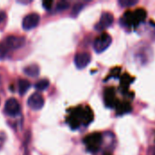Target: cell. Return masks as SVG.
<instances>
[{
	"label": "cell",
	"instance_id": "1",
	"mask_svg": "<svg viewBox=\"0 0 155 155\" xmlns=\"http://www.w3.org/2000/svg\"><path fill=\"white\" fill-rule=\"evenodd\" d=\"M25 43V39L23 36H15V35H10L4 43L0 44V53H5L6 50L9 49H17L22 47Z\"/></svg>",
	"mask_w": 155,
	"mask_h": 155
},
{
	"label": "cell",
	"instance_id": "2",
	"mask_svg": "<svg viewBox=\"0 0 155 155\" xmlns=\"http://www.w3.org/2000/svg\"><path fill=\"white\" fill-rule=\"evenodd\" d=\"M112 44V37L109 34L104 33L100 36H97L94 42V49L97 54L104 52Z\"/></svg>",
	"mask_w": 155,
	"mask_h": 155
},
{
	"label": "cell",
	"instance_id": "3",
	"mask_svg": "<svg viewBox=\"0 0 155 155\" xmlns=\"http://www.w3.org/2000/svg\"><path fill=\"white\" fill-rule=\"evenodd\" d=\"M40 21V16L38 14L32 13L25 15L22 22V26L25 30H31L38 25Z\"/></svg>",
	"mask_w": 155,
	"mask_h": 155
},
{
	"label": "cell",
	"instance_id": "4",
	"mask_svg": "<svg viewBox=\"0 0 155 155\" xmlns=\"http://www.w3.org/2000/svg\"><path fill=\"white\" fill-rule=\"evenodd\" d=\"M27 105L31 109L38 111V110L42 109L43 106L45 105L44 97L42 96V94H38V93H35V94H31L29 96V98L27 99Z\"/></svg>",
	"mask_w": 155,
	"mask_h": 155
},
{
	"label": "cell",
	"instance_id": "5",
	"mask_svg": "<svg viewBox=\"0 0 155 155\" xmlns=\"http://www.w3.org/2000/svg\"><path fill=\"white\" fill-rule=\"evenodd\" d=\"M74 64L78 69L85 68L91 62V55L87 52H80L74 56Z\"/></svg>",
	"mask_w": 155,
	"mask_h": 155
},
{
	"label": "cell",
	"instance_id": "6",
	"mask_svg": "<svg viewBox=\"0 0 155 155\" xmlns=\"http://www.w3.org/2000/svg\"><path fill=\"white\" fill-rule=\"evenodd\" d=\"M114 21V15L111 14L110 12H104V13L102 14L101 18H100V21L95 25V28H96V30H99V31L104 30L105 28L110 27L113 25Z\"/></svg>",
	"mask_w": 155,
	"mask_h": 155
},
{
	"label": "cell",
	"instance_id": "7",
	"mask_svg": "<svg viewBox=\"0 0 155 155\" xmlns=\"http://www.w3.org/2000/svg\"><path fill=\"white\" fill-rule=\"evenodd\" d=\"M20 104L15 98L8 99L5 104V112L10 116H15L20 113Z\"/></svg>",
	"mask_w": 155,
	"mask_h": 155
},
{
	"label": "cell",
	"instance_id": "8",
	"mask_svg": "<svg viewBox=\"0 0 155 155\" xmlns=\"http://www.w3.org/2000/svg\"><path fill=\"white\" fill-rule=\"evenodd\" d=\"M39 72H40V69L39 67L36 65V64H31V65H28L26 66L25 69H24V73L30 76V77H35L39 74Z\"/></svg>",
	"mask_w": 155,
	"mask_h": 155
},
{
	"label": "cell",
	"instance_id": "9",
	"mask_svg": "<svg viewBox=\"0 0 155 155\" xmlns=\"http://www.w3.org/2000/svg\"><path fill=\"white\" fill-rule=\"evenodd\" d=\"M30 86H31V84L27 80H25V79L19 80V82H18V92H19L20 95H24L29 90Z\"/></svg>",
	"mask_w": 155,
	"mask_h": 155
},
{
	"label": "cell",
	"instance_id": "10",
	"mask_svg": "<svg viewBox=\"0 0 155 155\" xmlns=\"http://www.w3.org/2000/svg\"><path fill=\"white\" fill-rule=\"evenodd\" d=\"M50 83L47 79H43V80H40L38 81L36 84H35V88L38 90V91H45L48 88Z\"/></svg>",
	"mask_w": 155,
	"mask_h": 155
},
{
	"label": "cell",
	"instance_id": "11",
	"mask_svg": "<svg viewBox=\"0 0 155 155\" xmlns=\"http://www.w3.org/2000/svg\"><path fill=\"white\" fill-rule=\"evenodd\" d=\"M138 2H139L138 0H119L118 4L122 7H130V6H134L137 5Z\"/></svg>",
	"mask_w": 155,
	"mask_h": 155
},
{
	"label": "cell",
	"instance_id": "12",
	"mask_svg": "<svg viewBox=\"0 0 155 155\" xmlns=\"http://www.w3.org/2000/svg\"><path fill=\"white\" fill-rule=\"evenodd\" d=\"M69 6H70L69 2H67V1H60L56 5V11H64V10L67 9Z\"/></svg>",
	"mask_w": 155,
	"mask_h": 155
},
{
	"label": "cell",
	"instance_id": "13",
	"mask_svg": "<svg viewBox=\"0 0 155 155\" xmlns=\"http://www.w3.org/2000/svg\"><path fill=\"white\" fill-rule=\"evenodd\" d=\"M83 7H84V4H82V3H77V4H75V5H74V7H73L72 15H73L74 16H76V15L79 14V12L83 9Z\"/></svg>",
	"mask_w": 155,
	"mask_h": 155
},
{
	"label": "cell",
	"instance_id": "14",
	"mask_svg": "<svg viewBox=\"0 0 155 155\" xmlns=\"http://www.w3.org/2000/svg\"><path fill=\"white\" fill-rule=\"evenodd\" d=\"M52 5H53V1L46 0V1H44V2H43V6H44L46 10H50V9L52 8Z\"/></svg>",
	"mask_w": 155,
	"mask_h": 155
},
{
	"label": "cell",
	"instance_id": "15",
	"mask_svg": "<svg viewBox=\"0 0 155 155\" xmlns=\"http://www.w3.org/2000/svg\"><path fill=\"white\" fill-rule=\"evenodd\" d=\"M5 16H6L5 13L4 11H1V10H0V23L3 22V21L5 19Z\"/></svg>",
	"mask_w": 155,
	"mask_h": 155
},
{
	"label": "cell",
	"instance_id": "16",
	"mask_svg": "<svg viewBox=\"0 0 155 155\" xmlns=\"http://www.w3.org/2000/svg\"><path fill=\"white\" fill-rule=\"evenodd\" d=\"M152 155H155V148H154V151H153V154Z\"/></svg>",
	"mask_w": 155,
	"mask_h": 155
},
{
	"label": "cell",
	"instance_id": "17",
	"mask_svg": "<svg viewBox=\"0 0 155 155\" xmlns=\"http://www.w3.org/2000/svg\"><path fill=\"white\" fill-rule=\"evenodd\" d=\"M0 144H1V143H0Z\"/></svg>",
	"mask_w": 155,
	"mask_h": 155
}]
</instances>
